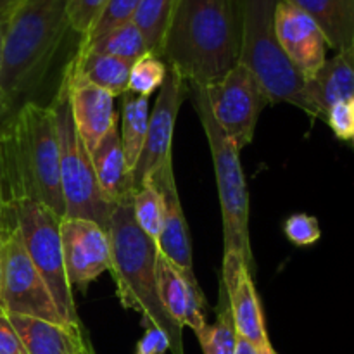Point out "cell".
I'll use <instances>...</instances> for the list:
<instances>
[{"label":"cell","mask_w":354,"mask_h":354,"mask_svg":"<svg viewBox=\"0 0 354 354\" xmlns=\"http://www.w3.org/2000/svg\"><path fill=\"white\" fill-rule=\"evenodd\" d=\"M244 0H176L161 59L187 85H209L239 64Z\"/></svg>","instance_id":"1"},{"label":"cell","mask_w":354,"mask_h":354,"mask_svg":"<svg viewBox=\"0 0 354 354\" xmlns=\"http://www.w3.org/2000/svg\"><path fill=\"white\" fill-rule=\"evenodd\" d=\"M0 168L7 204L19 199L37 201L66 216L59 173V144L50 104L37 100L17 107L0 131Z\"/></svg>","instance_id":"2"},{"label":"cell","mask_w":354,"mask_h":354,"mask_svg":"<svg viewBox=\"0 0 354 354\" xmlns=\"http://www.w3.org/2000/svg\"><path fill=\"white\" fill-rule=\"evenodd\" d=\"M69 35L68 0H23L3 30L0 90L14 109L28 102L66 47Z\"/></svg>","instance_id":"3"},{"label":"cell","mask_w":354,"mask_h":354,"mask_svg":"<svg viewBox=\"0 0 354 354\" xmlns=\"http://www.w3.org/2000/svg\"><path fill=\"white\" fill-rule=\"evenodd\" d=\"M111 270L116 282L120 303L127 310L142 315L144 327H158L169 341V351H183V328L166 313L158 290L156 256L158 245L135 223L131 203L118 204L111 214L109 227Z\"/></svg>","instance_id":"4"},{"label":"cell","mask_w":354,"mask_h":354,"mask_svg":"<svg viewBox=\"0 0 354 354\" xmlns=\"http://www.w3.org/2000/svg\"><path fill=\"white\" fill-rule=\"evenodd\" d=\"M189 97L192 99L194 109L203 124L213 159L221 218H223V256H241L249 270L254 272V258H252L251 239H249V192L241 165V151L218 127L203 88L197 85H189Z\"/></svg>","instance_id":"5"},{"label":"cell","mask_w":354,"mask_h":354,"mask_svg":"<svg viewBox=\"0 0 354 354\" xmlns=\"http://www.w3.org/2000/svg\"><path fill=\"white\" fill-rule=\"evenodd\" d=\"M279 0H244V24L239 64L251 69L270 102H289L306 113L304 76L280 48L275 35Z\"/></svg>","instance_id":"6"},{"label":"cell","mask_w":354,"mask_h":354,"mask_svg":"<svg viewBox=\"0 0 354 354\" xmlns=\"http://www.w3.org/2000/svg\"><path fill=\"white\" fill-rule=\"evenodd\" d=\"M50 107L54 111L55 131H57L59 173H61V190L66 206L64 218H85L95 221L107 230L111 214L118 204L111 203L100 190L92 159L82 137L76 131L68 86L62 78Z\"/></svg>","instance_id":"7"},{"label":"cell","mask_w":354,"mask_h":354,"mask_svg":"<svg viewBox=\"0 0 354 354\" xmlns=\"http://www.w3.org/2000/svg\"><path fill=\"white\" fill-rule=\"evenodd\" d=\"M14 227L23 239L24 249L31 263L57 303L59 311L71 325L80 324L73 289L66 277L64 254H62L61 221L50 207L30 199H19L9 204Z\"/></svg>","instance_id":"8"},{"label":"cell","mask_w":354,"mask_h":354,"mask_svg":"<svg viewBox=\"0 0 354 354\" xmlns=\"http://www.w3.org/2000/svg\"><path fill=\"white\" fill-rule=\"evenodd\" d=\"M201 88L218 127L239 151L251 144L263 109L272 104L254 73L237 64L223 78Z\"/></svg>","instance_id":"9"},{"label":"cell","mask_w":354,"mask_h":354,"mask_svg":"<svg viewBox=\"0 0 354 354\" xmlns=\"http://www.w3.org/2000/svg\"><path fill=\"white\" fill-rule=\"evenodd\" d=\"M3 306L7 315L71 325L59 311L54 296L31 263L16 227L2 239Z\"/></svg>","instance_id":"10"},{"label":"cell","mask_w":354,"mask_h":354,"mask_svg":"<svg viewBox=\"0 0 354 354\" xmlns=\"http://www.w3.org/2000/svg\"><path fill=\"white\" fill-rule=\"evenodd\" d=\"M187 97H189L187 82L175 69L168 68L165 83L159 88L158 99L149 114L144 149H142L140 158L131 171L133 194L142 189L145 183L151 182L152 175L166 161L173 159V133H175L176 118H178L180 107Z\"/></svg>","instance_id":"11"},{"label":"cell","mask_w":354,"mask_h":354,"mask_svg":"<svg viewBox=\"0 0 354 354\" xmlns=\"http://www.w3.org/2000/svg\"><path fill=\"white\" fill-rule=\"evenodd\" d=\"M62 254L71 289L85 290L90 282L111 270L109 232L85 218H62Z\"/></svg>","instance_id":"12"},{"label":"cell","mask_w":354,"mask_h":354,"mask_svg":"<svg viewBox=\"0 0 354 354\" xmlns=\"http://www.w3.org/2000/svg\"><path fill=\"white\" fill-rule=\"evenodd\" d=\"M275 35L280 48L294 68L311 78L327 61V38L313 17L289 0H279L275 9Z\"/></svg>","instance_id":"13"},{"label":"cell","mask_w":354,"mask_h":354,"mask_svg":"<svg viewBox=\"0 0 354 354\" xmlns=\"http://www.w3.org/2000/svg\"><path fill=\"white\" fill-rule=\"evenodd\" d=\"M151 183H154L156 189L161 192L162 207H165L161 234L156 242L158 251L166 259H169L190 283L199 286L194 273L192 242H190L189 225H187L182 203H180L178 187H176L175 171H173V159L166 161L152 175Z\"/></svg>","instance_id":"14"},{"label":"cell","mask_w":354,"mask_h":354,"mask_svg":"<svg viewBox=\"0 0 354 354\" xmlns=\"http://www.w3.org/2000/svg\"><path fill=\"white\" fill-rule=\"evenodd\" d=\"M221 286L228 296L235 330L239 337L245 339L258 349L270 346L263 308L256 292L254 279L244 259L237 254L223 256Z\"/></svg>","instance_id":"15"},{"label":"cell","mask_w":354,"mask_h":354,"mask_svg":"<svg viewBox=\"0 0 354 354\" xmlns=\"http://www.w3.org/2000/svg\"><path fill=\"white\" fill-rule=\"evenodd\" d=\"M62 80L68 86L76 131L90 154L118 121L114 95L80 78L69 61L62 71Z\"/></svg>","instance_id":"16"},{"label":"cell","mask_w":354,"mask_h":354,"mask_svg":"<svg viewBox=\"0 0 354 354\" xmlns=\"http://www.w3.org/2000/svg\"><path fill=\"white\" fill-rule=\"evenodd\" d=\"M156 277L159 299L166 313L182 328L190 327L196 334H199L207 325V303L201 287L190 283L182 272L159 251L156 256Z\"/></svg>","instance_id":"17"},{"label":"cell","mask_w":354,"mask_h":354,"mask_svg":"<svg viewBox=\"0 0 354 354\" xmlns=\"http://www.w3.org/2000/svg\"><path fill=\"white\" fill-rule=\"evenodd\" d=\"M354 97V52H337L304 83L306 113L325 118L328 109Z\"/></svg>","instance_id":"18"},{"label":"cell","mask_w":354,"mask_h":354,"mask_svg":"<svg viewBox=\"0 0 354 354\" xmlns=\"http://www.w3.org/2000/svg\"><path fill=\"white\" fill-rule=\"evenodd\" d=\"M7 317L26 354H82L88 341L82 325H59L19 315Z\"/></svg>","instance_id":"19"},{"label":"cell","mask_w":354,"mask_h":354,"mask_svg":"<svg viewBox=\"0 0 354 354\" xmlns=\"http://www.w3.org/2000/svg\"><path fill=\"white\" fill-rule=\"evenodd\" d=\"M120 121L111 127L97 144V147L90 152L93 171L97 182L104 196L113 204L131 203L133 197V183H131V171L124 159L123 147L120 138Z\"/></svg>","instance_id":"20"},{"label":"cell","mask_w":354,"mask_h":354,"mask_svg":"<svg viewBox=\"0 0 354 354\" xmlns=\"http://www.w3.org/2000/svg\"><path fill=\"white\" fill-rule=\"evenodd\" d=\"M310 14L337 52H354V0H289Z\"/></svg>","instance_id":"21"},{"label":"cell","mask_w":354,"mask_h":354,"mask_svg":"<svg viewBox=\"0 0 354 354\" xmlns=\"http://www.w3.org/2000/svg\"><path fill=\"white\" fill-rule=\"evenodd\" d=\"M76 75L85 82L106 90L114 97H123L128 92L131 64L111 55L86 52L76 47L75 55L69 59Z\"/></svg>","instance_id":"22"},{"label":"cell","mask_w":354,"mask_h":354,"mask_svg":"<svg viewBox=\"0 0 354 354\" xmlns=\"http://www.w3.org/2000/svg\"><path fill=\"white\" fill-rule=\"evenodd\" d=\"M121 99H123V106H121V113L118 114V121H121L118 123L121 147H123L128 168L133 171L144 149L145 135H147L149 114H151L149 97H138L127 92Z\"/></svg>","instance_id":"23"},{"label":"cell","mask_w":354,"mask_h":354,"mask_svg":"<svg viewBox=\"0 0 354 354\" xmlns=\"http://www.w3.org/2000/svg\"><path fill=\"white\" fill-rule=\"evenodd\" d=\"M78 47L86 52L111 55V57L121 59V61H127L130 64H133L135 61H138L142 55L149 52L144 37H142L140 30H138L133 21L120 24V26L106 31V33L93 38V40H80Z\"/></svg>","instance_id":"24"},{"label":"cell","mask_w":354,"mask_h":354,"mask_svg":"<svg viewBox=\"0 0 354 354\" xmlns=\"http://www.w3.org/2000/svg\"><path fill=\"white\" fill-rule=\"evenodd\" d=\"M175 3L176 0H140L131 19L140 30L149 52L159 57L171 23Z\"/></svg>","instance_id":"25"},{"label":"cell","mask_w":354,"mask_h":354,"mask_svg":"<svg viewBox=\"0 0 354 354\" xmlns=\"http://www.w3.org/2000/svg\"><path fill=\"white\" fill-rule=\"evenodd\" d=\"M196 335L204 354H235L237 351V330H235L234 318H232L227 290L221 283L220 296H218L216 322L213 325H206Z\"/></svg>","instance_id":"26"},{"label":"cell","mask_w":354,"mask_h":354,"mask_svg":"<svg viewBox=\"0 0 354 354\" xmlns=\"http://www.w3.org/2000/svg\"><path fill=\"white\" fill-rule=\"evenodd\" d=\"M131 211H133L135 223L138 225V228L149 239L158 242L159 234H161L165 207H162L161 192L156 189L154 183H145L142 189H138L133 194V197H131Z\"/></svg>","instance_id":"27"},{"label":"cell","mask_w":354,"mask_h":354,"mask_svg":"<svg viewBox=\"0 0 354 354\" xmlns=\"http://www.w3.org/2000/svg\"><path fill=\"white\" fill-rule=\"evenodd\" d=\"M168 75V64L159 55L147 52L131 64L128 92L138 97H151L159 90Z\"/></svg>","instance_id":"28"},{"label":"cell","mask_w":354,"mask_h":354,"mask_svg":"<svg viewBox=\"0 0 354 354\" xmlns=\"http://www.w3.org/2000/svg\"><path fill=\"white\" fill-rule=\"evenodd\" d=\"M138 3H140V0H107L100 17L82 41L93 40V38L100 37L106 31L133 19V14L137 10Z\"/></svg>","instance_id":"29"},{"label":"cell","mask_w":354,"mask_h":354,"mask_svg":"<svg viewBox=\"0 0 354 354\" xmlns=\"http://www.w3.org/2000/svg\"><path fill=\"white\" fill-rule=\"evenodd\" d=\"M107 0H68V17L73 31L85 38L102 14Z\"/></svg>","instance_id":"30"},{"label":"cell","mask_w":354,"mask_h":354,"mask_svg":"<svg viewBox=\"0 0 354 354\" xmlns=\"http://www.w3.org/2000/svg\"><path fill=\"white\" fill-rule=\"evenodd\" d=\"M283 234H286V237L289 239L294 245H299V248L313 245L315 242L320 241L322 237L318 220L306 213L290 214V216L283 221Z\"/></svg>","instance_id":"31"},{"label":"cell","mask_w":354,"mask_h":354,"mask_svg":"<svg viewBox=\"0 0 354 354\" xmlns=\"http://www.w3.org/2000/svg\"><path fill=\"white\" fill-rule=\"evenodd\" d=\"M325 120L339 140L354 142V113L349 102H339L332 106Z\"/></svg>","instance_id":"32"},{"label":"cell","mask_w":354,"mask_h":354,"mask_svg":"<svg viewBox=\"0 0 354 354\" xmlns=\"http://www.w3.org/2000/svg\"><path fill=\"white\" fill-rule=\"evenodd\" d=\"M169 351V341L158 327H145L144 335L137 342L135 354H166Z\"/></svg>","instance_id":"33"},{"label":"cell","mask_w":354,"mask_h":354,"mask_svg":"<svg viewBox=\"0 0 354 354\" xmlns=\"http://www.w3.org/2000/svg\"><path fill=\"white\" fill-rule=\"evenodd\" d=\"M0 354H26L7 315H0Z\"/></svg>","instance_id":"34"},{"label":"cell","mask_w":354,"mask_h":354,"mask_svg":"<svg viewBox=\"0 0 354 354\" xmlns=\"http://www.w3.org/2000/svg\"><path fill=\"white\" fill-rule=\"evenodd\" d=\"M12 216H10L9 204L6 199V190H3V178H2V168H0V239L6 237L10 230H12Z\"/></svg>","instance_id":"35"},{"label":"cell","mask_w":354,"mask_h":354,"mask_svg":"<svg viewBox=\"0 0 354 354\" xmlns=\"http://www.w3.org/2000/svg\"><path fill=\"white\" fill-rule=\"evenodd\" d=\"M14 113H16V109H14L12 104L9 102V99H7V97L3 95L2 90H0V131H2L3 128L7 127V123L12 120Z\"/></svg>","instance_id":"36"},{"label":"cell","mask_w":354,"mask_h":354,"mask_svg":"<svg viewBox=\"0 0 354 354\" xmlns=\"http://www.w3.org/2000/svg\"><path fill=\"white\" fill-rule=\"evenodd\" d=\"M23 0H0V23L6 24L7 17L10 16L14 9H16Z\"/></svg>","instance_id":"37"},{"label":"cell","mask_w":354,"mask_h":354,"mask_svg":"<svg viewBox=\"0 0 354 354\" xmlns=\"http://www.w3.org/2000/svg\"><path fill=\"white\" fill-rule=\"evenodd\" d=\"M235 354H259V349L237 335V351H235Z\"/></svg>","instance_id":"38"},{"label":"cell","mask_w":354,"mask_h":354,"mask_svg":"<svg viewBox=\"0 0 354 354\" xmlns=\"http://www.w3.org/2000/svg\"><path fill=\"white\" fill-rule=\"evenodd\" d=\"M0 315L6 313V306H3V268H2V239H0Z\"/></svg>","instance_id":"39"},{"label":"cell","mask_w":354,"mask_h":354,"mask_svg":"<svg viewBox=\"0 0 354 354\" xmlns=\"http://www.w3.org/2000/svg\"><path fill=\"white\" fill-rule=\"evenodd\" d=\"M3 30H6V24L0 23V69H2V59H3Z\"/></svg>","instance_id":"40"},{"label":"cell","mask_w":354,"mask_h":354,"mask_svg":"<svg viewBox=\"0 0 354 354\" xmlns=\"http://www.w3.org/2000/svg\"><path fill=\"white\" fill-rule=\"evenodd\" d=\"M259 354H277V351L273 349V346L270 344V346H266V348L259 349Z\"/></svg>","instance_id":"41"},{"label":"cell","mask_w":354,"mask_h":354,"mask_svg":"<svg viewBox=\"0 0 354 354\" xmlns=\"http://www.w3.org/2000/svg\"><path fill=\"white\" fill-rule=\"evenodd\" d=\"M82 354H95V353H93V348L90 346L88 341H86V346H85V349L82 351Z\"/></svg>","instance_id":"42"},{"label":"cell","mask_w":354,"mask_h":354,"mask_svg":"<svg viewBox=\"0 0 354 354\" xmlns=\"http://www.w3.org/2000/svg\"><path fill=\"white\" fill-rule=\"evenodd\" d=\"M349 106H351V109H353V113H354V97L351 100H349Z\"/></svg>","instance_id":"43"}]
</instances>
